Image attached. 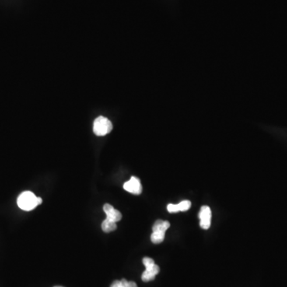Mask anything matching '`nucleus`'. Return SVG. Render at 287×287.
Listing matches in <instances>:
<instances>
[{
  "label": "nucleus",
  "instance_id": "423d86ee",
  "mask_svg": "<svg viewBox=\"0 0 287 287\" xmlns=\"http://www.w3.org/2000/svg\"><path fill=\"white\" fill-rule=\"evenodd\" d=\"M105 213L106 215V219L117 222L122 219V215L120 213L118 210L115 209L113 206L109 204H106L103 207Z\"/></svg>",
  "mask_w": 287,
  "mask_h": 287
},
{
  "label": "nucleus",
  "instance_id": "39448f33",
  "mask_svg": "<svg viewBox=\"0 0 287 287\" xmlns=\"http://www.w3.org/2000/svg\"><path fill=\"white\" fill-rule=\"evenodd\" d=\"M124 189L134 195H140L142 193V185L138 178L133 176L129 181L124 183Z\"/></svg>",
  "mask_w": 287,
  "mask_h": 287
},
{
  "label": "nucleus",
  "instance_id": "f8f14e48",
  "mask_svg": "<svg viewBox=\"0 0 287 287\" xmlns=\"http://www.w3.org/2000/svg\"><path fill=\"white\" fill-rule=\"evenodd\" d=\"M122 287H137V284L134 282H129L127 280L122 279Z\"/></svg>",
  "mask_w": 287,
  "mask_h": 287
},
{
  "label": "nucleus",
  "instance_id": "9b49d317",
  "mask_svg": "<svg viewBox=\"0 0 287 287\" xmlns=\"http://www.w3.org/2000/svg\"><path fill=\"white\" fill-rule=\"evenodd\" d=\"M167 208L169 213H177V212H179V211H180V208H179V206H178V204H169V205H168Z\"/></svg>",
  "mask_w": 287,
  "mask_h": 287
},
{
  "label": "nucleus",
  "instance_id": "4468645a",
  "mask_svg": "<svg viewBox=\"0 0 287 287\" xmlns=\"http://www.w3.org/2000/svg\"><path fill=\"white\" fill-rule=\"evenodd\" d=\"M54 287H62V286H58V285H57V286H54Z\"/></svg>",
  "mask_w": 287,
  "mask_h": 287
},
{
  "label": "nucleus",
  "instance_id": "9d476101",
  "mask_svg": "<svg viewBox=\"0 0 287 287\" xmlns=\"http://www.w3.org/2000/svg\"><path fill=\"white\" fill-rule=\"evenodd\" d=\"M192 203L189 200H183L180 204H178L180 211H186L191 208Z\"/></svg>",
  "mask_w": 287,
  "mask_h": 287
},
{
  "label": "nucleus",
  "instance_id": "20e7f679",
  "mask_svg": "<svg viewBox=\"0 0 287 287\" xmlns=\"http://www.w3.org/2000/svg\"><path fill=\"white\" fill-rule=\"evenodd\" d=\"M200 228L204 230H208L211 226V208L208 206H203L200 209Z\"/></svg>",
  "mask_w": 287,
  "mask_h": 287
},
{
  "label": "nucleus",
  "instance_id": "ddd939ff",
  "mask_svg": "<svg viewBox=\"0 0 287 287\" xmlns=\"http://www.w3.org/2000/svg\"><path fill=\"white\" fill-rule=\"evenodd\" d=\"M110 287H122V282H121V280L119 281V280H116L113 283L111 284Z\"/></svg>",
  "mask_w": 287,
  "mask_h": 287
},
{
  "label": "nucleus",
  "instance_id": "0eeeda50",
  "mask_svg": "<svg viewBox=\"0 0 287 287\" xmlns=\"http://www.w3.org/2000/svg\"><path fill=\"white\" fill-rule=\"evenodd\" d=\"M170 227V222L169 221L157 220L154 224L152 227V232H163L165 233L166 231Z\"/></svg>",
  "mask_w": 287,
  "mask_h": 287
},
{
  "label": "nucleus",
  "instance_id": "f03ea898",
  "mask_svg": "<svg viewBox=\"0 0 287 287\" xmlns=\"http://www.w3.org/2000/svg\"><path fill=\"white\" fill-rule=\"evenodd\" d=\"M143 264L145 265V271L141 275L143 282H149L155 278L159 274L160 267L155 264V262L151 258L145 257L143 259Z\"/></svg>",
  "mask_w": 287,
  "mask_h": 287
},
{
  "label": "nucleus",
  "instance_id": "f257e3e1",
  "mask_svg": "<svg viewBox=\"0 0 287 287\" xmlns=\"http://www.w3.org/2000/svg\"><path fill=\"white\" fill-rule=\"evenodd\" d=\"M17 204L23 211H31L39 206L38 197L30 191L23 192L19 195L17 200Z\"/></svg>",
  "mask_w": 287,
  "mask_h": 287
},
{
  "label": "nucleus",
  "instance_id": "1a4fd4ad",
  "mask_svg": "<svg viewBox=\"0 0 287 287\" xmlns=\"http://www.w3.org/2000/svg\"><path fill=\"white\" fill-rule=\"evenodd\" d=\"M165 233L163 232H152L151 235V241L155 244H159L163 242L165 239Z\"/></svg>",
  "mask_w": 287,
  "mask_h": 287
},
{
  "label": "nucleus",
  "instance_id": "7ed1b4c3",
  "mask_svg": "<svg viewBox=\"0 0 287 287\" xmlns=\"http://www.w3.org/2000/svg\"><path fill=\"white\" fill-rule=\"evenodd\" d=\"M113 130V124L109 119L99 117L93 122V133L99 137H103L110 134Z\"/></svg>",
  "mask_w": 287,
  "mask_h": 287
},
{
  "label": "nucleus",
  "instance_id": "6e6552de",
  "mask_svg": "<svg viewBox=\"0 0 287 287\" xmlns=\"http://www.w3.org/2000/svg\"><path fill=\"white\" fill-rule=\"evenodd\" d=\"M102 228L103 232L106 233H110V232H114L117 229V224L110 219H105L102 224Z\"/></svg>",
  "mask_w": 287,
  "mask_h": 287
}]
</instances>
